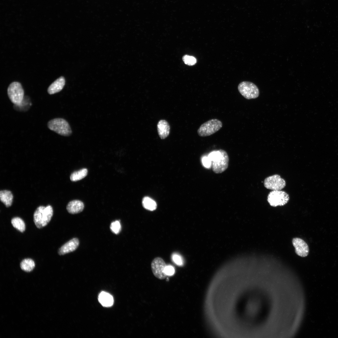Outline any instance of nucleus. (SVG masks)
I'll list each match as a JSON object with an SVG mask.
<instances>
[{"label":"nucleus","instance_id":"1","mask_svg":"<svg viewBox=\"0 0 338 338\" xmlns=\"http://www.w3.org/2000/svg\"><path fill=\"white\" fill-rule=\"evenodd\" d=\"M208 158L212 161V170L216 174H220L228 168L229 161L227 152L222 149L211 152Z\"/></svg>","mask_w":338,"mask_h":338},{"label":"nucleus","instance_id":"2","mask_svg":"<svg viewBox=\"0 0 338 338\" xmlns=\"http://www.w3.org/2000/svg\"><path fill=\"white\" fill-rule=\"evenodd\" d=\"M53 213V209L51 205L38 207L33 216V221L37 227L40 228L46 226L50 221Z\"/></svg>","mask_w":338,"mask_h":338},{"label":"nucleus","instance_id":"3","mask_svg":"<svg viewBox=\"0 0 338 338\" xmlns=\"http://www.w3.org/2000/svg\"><path fill=\"white\" fill-rule=\"evenodd\" d=\"M48 126L51 130L61 136H69L72 133L68 122L63 118H57L50 120L48 123Z\"/></svg>","mask_w":338,"mask_h":338},{"label":"nucleus","instance_id":"4","mask_svg":"<svg viewBox=\"0 0 338 338\" xmlns=\"http://www.w3.org/2000/svg\"><path fill=\"white\" fill-rule=\"evenodd\" d=\"M223 126L220 120L214 119L210 120L202 124L197 131L198 135L201 137H206L215 133Z\"/></svg>","mask_w":338,"mask_h":338},{"label":"nucleus","instance_id":"5","mask_svg":"<svg viewBox=\"0 0 338 338\" xmlns=\"http://www.w3.org/2000/svg\"><path fill=\"white\" fill-rule=\"evenodd\" d=\"M238 90L240 94L245 99L249 100L257 98L259 94L257 86L253 83L249 81H243L238 86Z\"/></svg>","mask_w":338,"mask_h":338},{"label":"nucleus","instance_id":"6","mask_svg":"<svg viewBox=\"0 0 338 338\" xmlns=\"http://www.w3.org/2000/svg\"><path fill=\"white\" fill-rule=\"evenodd\" d=\"M7 91L9 99L14 105H18L21 102L24 97V92L20 83L12 82L8 87Z\"/></svg>","mask_w":338,"mask_h":338},{"label":"nucleus","instance_id":"7","mask_svg":"<svg viewBox=\"0 0 338 338\" xmlns=\"http://www.w3.org/2000/svg\"><path fill=\"white\" fill-rule=\"evenodd\" d=\"M289 199V195L285 192L281 190H272L268 195L267 201L270 206L276 207L284 205Z\"/></svg>","mask_w":338,"mask_h":338},{"label":"nucleus","instance_id":"8","mask_svg":"<svg viewBox=\"0 0 338 338\" xmlns=\"http://www.w3.org/2000/svg\"><path fill=\"white\" fill-rule=\"evenodd\" d=\"M166 266L162 258L160 257L155 258L151 264V269L154 275L159 279H165L167 276L165 272Z\"/></svg>","mask_w":338,"mask_h":338},{"label":"nucleus","instance_id":"9","mask_svg":"<svg viewBox=\"0 0 338 338\" xmlns=\"http://www.w3.org/2000/svg\"><path fill=\"white\" fill-rule=\"evenodd\" d=\"M264 185L265 188L272 190H281L285 187L286 182L279 175L275 174L266 178Z\"/></svg>","mask_w":338,"mask_h":338},{"label":"nucleus","instance_id":"10","mask_svg":"<svg viewBox=\"0 0 338 338\" xmlns=\"http://www.w3.org/2000/svg\"><path fill=\"white\" fill-rule=\"evenodd\" d=\"M292 244L296 254L301 257H305L309 254V248L306 243L302 239L295 238L293 239Z\"/></svg>","mask_w":338,"mask_h":338},{"label":"nucleus","instance_id":"11","mask_svg":"<svg viewBox=\"0 0 338 338\" xmlns=\"http://www.w3.org/2000/svg\"><path fill=\"white\" fill-rule=\"evenodd\" d=\"M79 244V241L77 238H74L63 245L59 249V255H63L75 250Z\"/></svg>","mask_w":338,"mask_h":338},{"label":"nucleus","instance_id":"12","mask_svg":"<svg viewBox=\"0 0 338 338\" xmlns=\"http://www.w3.org/2000/svg\"><path fill=\"white\" fill-rule=\"evenodd\" d=\"M84 207V205L82 202L79 200H74L68 203L66 209L70 213L74 214L81 212Z\"/></svg>","mask_w":338,"mask_h":338},{"label":"nucleus","instance_id":"13","mask_svg":"<svg viewBox=\"0 0 338 338\" xmlns=\"http://www.w3.org/2000/svg\"><path fill=\"white\" fill-rule=\"evenodd\" d=\"M65 84V80L64 78L61 77L50 85L48 89V92L50 95L59 92L62 90Z\"/></svg>","mask_w":338,"mask_h":338},{"label":"nucleus","instance_id":"14","mask_svg":"<svg viewBox=\"0 0 338 338\" xmlns=\"http://www.w3.org/2000/svg\"><path fill=\"white\" fill-rule=\"evenodd\" d=\"M158 134L162 139L166 138L170 133V126L167 121L165 120H160L157 125Z\"/></svg>","mask_w":338,"mask_h":338},{"label":"nucleus","instance_id":"15","mask_svg":"<svg viewBox=\"0 0 338 338\" xmlns=\"http://www.w3.org/2000/svg\"><path fill=\"white\" fill-rule=\"evenodd\" d=\"M98 300L102 305L106 307L111 306L114 303L113 297L109 293L102 292L99 295Z\"/></svg>","mask_w":338,"mask_h":338},{"label":"nucleus","instance_id":"16","mask_svg":"<svg viewBox=\"0 0 338 338\" xmlns=\"http://www.w3.org/2000/svg\"><path fill=\"white\" fill-rule=\"evenodd\" d=\"M13 198V195L10 191L7 190L0 191V200L7 207H9L12 205Z\"/></svg>","mask_w":338,"mask_h":338},{"label":"nucleus","instance_id":"17","mask_svg":"<svg viewBox=\"0 0 338 338\" xmlns=\"http://www.w3.org/2000/svg\"><path fill=\"white\" fill-rule=\"evenodd\" d=\"M20 266L23 270L27 272H29L33 269L35 266V264L33 259L27 258L23 259L21 261Z\"/></svg>","mask_w":338,"mask_h":338},{"label":"nucleus","instance_id":"18","mask_svg":"<svg viewBox=\"0 0 338 338\" xmlns=\"http://www.w3.org/2000/svg\"><path fill=\"white\" fill-rule=\"evenodd\" d=\"M87 173L88 170L86 168L82 169L73 172L70 175V179L73 182L79 181L85 177Z\"/></svg>","mask_w":338,"mask_h":338},{"label":"nucleus","instance_id":"19","mask_svg":"<svg viewBox=\"0 0 338 338\" xmlns=\"http://www.w3.org/2000/svg\"><path fill=\"white\" fill-rule=\"evenodd\" d=\"M142 205L145 209L153 211L157 207V204L156 202L151 198L146 197H144L142 201Z\"/></svg>","mask_w":338,"mask_h":338},{"label":"nucleus","instance_id":"20","mask_svg":"<svg viewBox=\"0 0 338 338\" xmlns=\"http://www.w3.org/2000/svg\"><path fill=\"white\" fill-rule=\"evenodd\" d=\"M13 226L21 232H23L25 229V224L24 221L21 218L15 217L13 218L11 221Z\"/></svg>","mask_w":338,"mask_h":338},{"label":"nucleus","instance_id":"21","mask_svg":"<svg viewBox=\"0 0 338 338\" xmlns=\"http://www.w3.org/2000/svg\"><path fill=\"white\" fill-rule=\"evenodd\" d=\"M25 98L24 97L23 100L20 104L17 105H14V108H15V109L18 108V109H17L18 110H25L24 108L25 107L27 108L30 106L31 103L30 100H28V98Z\"/></svg>","mask_w":338,"mask_h":338},{"label":"nucleus","instance_id":"22","mask_svg":"<svg viewBox=\"0 0 338 338\" xmlns=\"http://www.w3.org/2000/svg\"><path fill=\"white\" fill-rule=\"evenodd\" d=\"M182 60L185 64L189 66L194 65L197 62V59L195 57L187 55L183 57Z\"/></svg>","mask_w":338,"mask_h":338},{"label":"nucleus","instance_id":"23","mask_svg":"<svg viewBox=\"0 0 338 338\" xmlns=\"http://www.w3.org/2000/svg\"><path fill=\"white\" fill-rule=\"evenodd\" d=\"M121 225L119 221L116 220L112 222L110 225V229L112 232L118 234L121 230Z\"/></svg>","mask_w":338,"mask_h":338},{"label":"nucleus","instance_id":"24","mask_svg":"<svg viewBox=\"0 0 338 338\" xmlns=\"http://www.w3.org/2000/svg\"><path fill=\"white\" fill-rule=\"evenodd\" d=\"M174 272V269L172 266H166L165 269V272L167 275H172Z\"/></svg>","mask_w":338,"mask_h":338},{"label":"nucleus","instance_id":"25","mask_svg":"<svg viewBox=\"0 0 338 338\" xmlns=\"http://www.w3.org/2000/svg\"><path fill=\"white\" fill-rule=\"evenodd\" d=\"M173 261L177 265H182L183 264V261L181 258L177 255H174L172 257Z\"/></svg>","mask_w":338,"mask_h":338},{"label":"nucleus","instance_id":"26","mask_svg":"<svg viewBox=\"0 0 338 338\" xmlns=\"http://www.w3.org/2000/svg\"><path fill=\"white\" fill-rule=\"evenodd\" d=\"M211 162L208 157L204 158L203 160V164L206 167H209L211 165Z\"/></svg>","mask_w":338,"mask_h":338}]
</instances>
